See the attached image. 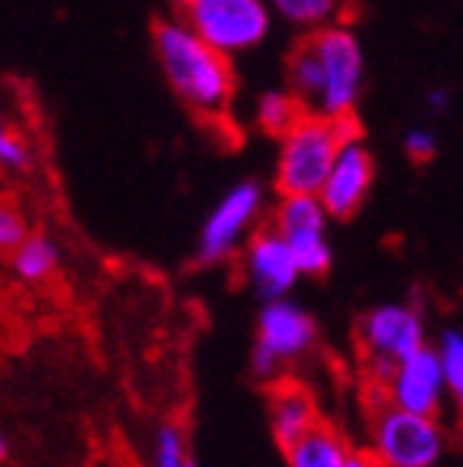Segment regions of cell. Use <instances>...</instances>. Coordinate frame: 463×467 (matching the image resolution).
I'll use <instances>...</instances> for the list:
<instances>
[{
	"label": "cell",
	"instance_id": "obj_1",
	"mask_svg": "<svg viewBox=\"0 0 463 467\" xmlns=\"http://www.w3.org/2000/svg\"><path fill=\"white\" fill-rule=\"evenodd\" d=\"M289 91L318 117H350L363 88V49L344 26H321L289 56Z\"/></svg>",
	"mask_w": 463,
	"mask_h": 467
},
{
	"label": "cell",
	"instance_id": "obj_2",
	"mask_svg": "<svg viewBox=\"0 0 463 467\" xmlns=\"http://www.w3.org/2000/svg\"><path fill=\"white\" fill-rule=\"evenodd\" d=\"M156 56L166 72L169 85L185 108L198 117H221L233 101V68L231 58L218 56L201 43L181 20H162L152 29Z\"/></svg>",
	"mask_w": 463,
	"mask_h": 467
},
{
	"label": "cell",
	"instance_id": "obj_3",
	"mask_svg": "<svg viewBox=\"0 0 463 467\" xmlns=\"http://www.w3.org/2000/svg\"><path fill=\"white\" fill-rule=\"evenodd\" d=\"M360 137L356 117H318L304 114L292 127L279 146V160H275V189L279 195H312L318 198L327 172L334 166V156L347 140Z\"/></svg>",
	"mask_w": 463,
	"mask_h": 467
},
{
	"label": "cell",
	"instance_id": "obj_4",
	"mask_svg": "<svg viewBox=\"0 0 463 467\" xmlns=\"http://www.w3.org/2000/svg\"><path fill=\"white\" fill-rule=\"evenodd\" d=\"M181 23L208 49L231 58L256 49L269 36L273 14L266 0H189L181 7Z\"/></svg>",
	"mask_w": 463,
	"mask_h": 467
},
{
	"label": "cell",
	"instance_id": "obj_5",
	"mask_svg": "<svg viewBox=\"0 0 463 467\" xmlns=\"http://www.w3.org/2000/svg\"><path fill=\"white\" fill-rule=\"evenodd\" d=\"M318 341V321L298 302L275 299L260 308L250 367L260 379H273L285 364L304 358Z\"/></svg>",
	"mask_w": 463,
	"mask_h": 467
},
{
	"label": "cell",
	"instance_id": "obj_6",
	"mask_svg": "<svg viewBox=\"0 0 463 467\" xmlns=\"http://www.w3.org/2000/svg\"><path fill=\"white\" fill-rule=\"evenodd\" d=\"M448 451L441 422L386 406L373 419V464L376 467H435Z\"/></svg>",
	"mask_w": 463,
	"mask_h": 467
},
{
	"label": "cell",
	"instance_id": "obj_7",
	"mask_svg": "<svg viewBox=\"0 0 463 467\" xmlns=\"http://www.w3.org/2000/svg\"><path fill=\"white\" fill-rule=\"evenodd\" d=\"M266 192L260 182L246 179L237 182L204 218L201 237H198V260L201 263H224L237 254L250 237V227L260 218Z\"/></svg>",
	"mask_w": 463,
	"mask_h": 467
},
{
	"label": "cell",
	"instance_id": "obj_8",
	"mask_svg": "<svg viewBox=\"0 0 463 467\" xmlns=\"http://www.w3.org/2000/svg\"><path fill=\"white\" fill-rule=\"evenodd\" d=\"M360 344L366 350V360H383V364H402L415 350L427 348L425 341V318L418 308L402 306V302H386L360 321Z\"/></svg>",
	"mask_w": 463,
	"mask_h": 467
},
{
	"label": "cell",
	"instance_id": "obj_9",
	"mask_svg": "<svg viewBox=\"0 0 463 467\" xmlns=\"http://www.w3.org/2000/svg\"><path fill=\"white\" fill-rule=\"evenodd\" d=\"M369 189H373V153L360 137L347 140L334 156L331 172L318 192L321 208L327 218H350L363 208Z\"/></svg>",
	"mask_w": 463,
	"mask_h": 467
},
{
	"label": "cell",
	"instance_id": "obj_10",
	"mask_svg": "<svg viewBox=\"0 0 463 467\" xmlns=\"http://www.w3.org/2000/svg\"><path fill=\"white\" fill-rule=\"evenodd\" d=\"M386 393H389V406L402 409V412L437 419L448 389H444L441 364H437L435 348H421L415 350L412 358L396 364L389 383H386Z\"/></svg>",
	"mask_w": 463,
	"mask_h": 467
},
{
	"label": "cell",
	"instance_id": "obj_11",
	"mask_svg": "<svg viewBox=\"0 0 463 467\" xmlns=\"http://www.w3.org/2000/svg\"><path fill=\"white\" fill-rule=\"evenodd\" d=\"M243 273L262 302L289 299V292L295 289V283H298L295 260H292L285 241L273 231V227L256 231L246 237Z\"/></svg>",
	"mask_w": 463,
	"mask_h": 467
},
{
	"label": "cell",
	"instance_id": "obj_12",
	"mask_svg": "<svg viewBox=\"0 0 463 467\" xmlns=\"http://www.w3.org/2000/svg\"><path fill=\"white\" fill-rule=\"evenodd\" d=\"M269 425L279 441V448H292L304 431H312L318 425V406H314L312 393L302 383H275L269 389Z\"/></svg>",
	"mask_w": 463,
	"mask_h": 467
},
{
	"label": "cell",
	"instance_id": "obj_13",
	"mask_svg": "<svg viewBox=\"0 0 463 467\" xmlns=\"http://www.w3.org/2000/svg\"><path fill=\"white\" fill-rule=\"evenodd\" d=\"M350 448L331 425L318 422L312 431H304L295 445L285 448V464L289 467H347Z\"/></svg>",
	"mask_w": 463,
	"mask_h": 467
},
{
	"label": "cell",
	"instance_id": "obj_14",
	"mask_svg": "<svg viewBox=\"0 0 463 467\" xmlns=\"http://www.w3.org/2000/svg\"><path fill=\"white\" fill-rule=\"evenodd\" d=\"M273 231L283 241H295L304 234H327V214L318 198L312 195H285L273 212Z\"/></svg>",
	"mask_w": 463,
	"mask_h": 467
},
{
	"label": "cell",
	"instance_id": "obj_15",
	"mask_svg": "<svg viewBox=\"0 0 463 467\" xmlns=\"http://www.w3.org/2000/svg\"><path fill=\"white\" fill-rule=\"evenodd\" d=\"M10 263H14V273L23 283L39 285L49 276H56L58 263H62V250H58V244L52 241V237H46V234H26V241L14 250Z\"/></svg>",
	"mask_w": 463,
	"mask_h": 467
},
{
	"label": "cell",
	"instance_id": "obj_16",
	"mask_svg": "<svg viewBox=\"0 0 463 467\" xmlns=\"http://www.w3.org/2000/svg\"><path fill=\"white\" fill-rule=\"evenodd\" d=\"M302 117H304V108L295 101L292 91L273 88V91L260 95V101H256V124H260V130L273 133V137H285Z\"/></svg>",
	"mask_w": 463,
	"mask_h": 467
},
{
	"label": "cell",
	"instance_id": "obj_17",
	"mask_svg": "<svg viewBox=\"0 0 463 467\" xmlns=\"http://www.w3.org/2000/svg\"><path fill=\"white\" fill-rule=\"evenodd\" d=\"M269 14H279L292 26H302L308 33L321 26H331V20L341 10V0H266Z\"/></svg>",
	"mask_w": 463,
	"mask_h": 467
},
{
	"label": "cell",
	"instance_id": "obj_18",
	"mask_svg": "<svg viewBox=\"0 0 463 467\" xmlns=\"http://www.w3.org/2000/svg\"><path fill=\"white\" fill-rule=\"evenodd\" d=\"M437 364H441L444 389L460 402L463 396V335L457 328H444L435 344Z\"/></svg>",
	"mask_w": 463,
	"mask_h": 467
},
{
	"label": "cell",
	"instance_id": "obj_19",
	"mask_svg": "<svg viewBox=\"0 0 463 467\" xmlns=\"http://www.w3.org/2000/svg\"><path fill=\"white\" fill-rule=\"evenodd\" d=\"M26 234H29V227H26V221H23V214L16 212V208H10V204H0V250L14 254V250L26 241Z\"/></svg>",
	"mask_w": 463,
	"mask_h": 467
},
{
	"label": "cell",
	"instance_id": "obj_20",
	"mask_svg": "<svg viewBox=\"0 0 463 467\" xmlns=\"http://www.w3.org/2000/svg\"><path fill=\"white\" fill-rule=\"evenodd\" d=\"M0 166H7V169L29 166V146L23 143V137H16L4 120H0Z\"/></svg>",
	"mask_w": 463,
	"mask_h": 467
},
{
	"label": "cell",
	"instance_id": "obj_21",
	"mask_svg": "<svg viewBox=\"0 0 463 467\" xmlns=\"http://www.w3.org/2000/svg\"><path fill=\"white\" fill-rule=\"evenodd\" d=\"M406 153L412 162H427L437 153V137L431 130H425V127H412L406 133Z\"/></svg>",
	"mask_w": 463,
	"mask_h": 467
},
{
	"label": "cell",
	"instance_id": "obj_22",
	"mask_svg": "<svg viewBox=\"0 0 463 467\" xmlns=\"http://www.w3.org/2000/svg\"><path fill=\"white\" fill-rule=\"evenodd\" d=\"M427 104H431V110H444L448 108V91L444 88H431L427 91Z\"/></svg>",
	"mask_w": 463,
	"mask_h": 467
},
{
	"label": "cell",
	"instance_id": "obj_23",
	"mask_svg": "<svg viewBox=\"0 0 463 467\" xmlns=\"http://www.w3.org/2000/svg\"><path fill=\"white\" fill-rule=\"evenodd\" d=\"M347 467H376L373 458H363V454H350V464Z\"/></svg>",
	"mask_w": 463,
	"mask_h": 467
},
{
	"label": "cell",
	"instance_id": "obj_24",
	"mask_svg": "<svg viewBox=\"0 0 463 467\" xmlns=\"http://www.w3.org/2000/svg\"><path fill=\"white\" fill-rule=\"evenodd\" d=\"M7 454H10V448H7V438L0 435V464H4V461H7Z\"/></svg>",
	"mask_w": 463,
	"mask_h": 467
},
{
	"label": "cell",
	"instance_id": "obj_25",
	"mask_svg": "<svg viewBox=\"0 0 463 467\" xmlns=\"http://www.w3.org/2000/svg\"><path fill=\"white\" fill-rule=\"evenodd\" d=\"M175 4H179V7H185V4H189V0H175Z\"/></svg>",
	"mask_w": 463,
	"mask_h": 467
}]
</instances>
